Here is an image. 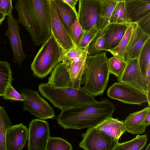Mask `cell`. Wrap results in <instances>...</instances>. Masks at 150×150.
<instances>
[{"instance_id":"44","label":"cell","mask_w":150,"mask_h":150,"mask_svg":"<svg viewBox=\"0 0 150 150\" xmlns=\"http://www.w3.org/2000/svg\"><path fill=\"white\" fill-rule=\"evenodd\" d=\"M150 144H149L148 146L145 149V150H150Z\"/></svg>"},{"instance_id":"7","label":"cell","mask_w":150,"mask_h":150,"mask_svg":"<svg viewBox=\"0 0 150 150\" xmlns=\"http://www.w3.org/2000/svg\"><path fill=\"white\" fill-rule=\"evenodd\" d=\"M79 146L85 150H115L118 139L107 134L96 126L88 128L81 134Z\"/></svg>"},{"instance_id":"46","label":"cell","mask_w":150,"mask_h":150,"mask_svg":"<svg viewBox=\"0 0 150 150\" xmlns=\"http://www.w3.org/2000/svg\"></svg>"},{"instance_id":"10","label":"cell","mask_w":150,"mask_h":150,"mask_svg":"<svg viewBox=\"0 0 150 150\" xmlns=\"http://www.w3.org/2000/svg\"><path fill=\"white\" fill-rule=\"evenodd\" d=\"M28 150H45L50 136L49 124L45 120L34 119L28 128Z\"/></svg>"},{"instance_id":"36","label":"cell","mask_w":150,"mask_h":150,"mask_svg":"<svg viewBox=\"0 0 150 150\" xmlns=\"http://www.w3.org/2000/svg\"><path fill=\"white\" fill-rule=\"evenodd\" d=\"M83 33L77 17L72 27V38L76 46L79 43Z\"/></svg>"},{"instance_id":"29","label":"cell","mask_w":150,"mask_h":150,"mask_svg":"<svg viewBox=\"0 0 150 150\" xmlns=\"http://www.w3.org/2000/svg\"><path fill=\"white\" fill-rule=\"evenodd\" d=\"M12 125L11 121L4 108L0 106V150H6V133Z\"/></svg>"},{"instance_id":"18","label":"cell","mask_w":150,"mask_h":150,"mask_svg":"<svg viewBox=\"0 0 150 150\" xmlns=\"http://www.w3.org/2000/svg\"><path fill=\"white\" fill-rule=\"evenodd\" d=\"M150 111V105H148L140 111L130 114L124 121L126 131L133 134H141L144 133L146 127L143 123Z\"/></svg>"},{"instance_id":"37","label":"cell","mask_w":150,"mask_h":150,"mask_svg":"<svg viewBox=\"0 0 150 150\" xmlns=\"http://www.w3.org/2000/svg\"><path fill=\"white\" fill-rule=\"evenodd\" d=\"M84 50L77 47L71 49L66 53L62 62L66 64L70 63L80 56Z\"/></svg>"},{"instance_id":"6","label":"cell","mask_w":150,"mask_h":150,"mask_svg":"<svg viewBox=\"0 0 150 150\" xmlns=\"http://www.w3.org/2000/svg\"><path fill=\"white\" fill-rule=\"evenodd\" d=\"M21 93L25 98L23 106L24 110L28 111L33 115L43 120L55 118L52 108L37 91L24 88L21 91Z\"/></svg>"},{"instance_id":"35","label":"cell","mask_w":150,"mask_h":150,"mask_svg":"<svg viewBox=\"0 0 150 150\" xmlns=\"http://www.w3.org/2000/svg\"><path fill=\"white\" fill-rule=\"evenodd\" d=\"M2 98L4 100L23 102L25 100L24 96L18 93L12 86L11 83L6 88L4 95L2 96Z\"/></svg>"},{"instance_id":"41","label":"cell","mask_w":150,"mask_h":150,"mask_svg":"<svg viewBox=\"0 0 150 150\" xmlns=\"http://www.w3.org/2000/svg\"><path fill=\"white\" fill-rule=\"evenodd\" d=\"M143 125L146 127L150 124V111H149L145 118L143 123Z\"/></svg>"},{"instance_id":"12","label":"cell","mask_w":150,"mask_h":150,"mask_svg":"<svg viewBox=\"0 0 150 150\" xmlns=\"http://www.w3.org/2000/svg\"><path fill=\"white\" fill-rule=\"evenodd\" d=\"M139 58L127 60L125 69L118 82L131 86L147 95L150 99L145 80L139 65Z\"/></svg>"},{"instance_id":"31","label":"cell","mask_w":150,"mask_h":150,"mask_svg":"<svg viewBox=\"0 0 150 150\" xmlns=\"http://www.w3.org/2000/svg\"><path fill=\"white\" fill-rule=\"evenodd\" d=\"M104 44V34L102 30H99L88 45V55H94L105 51Z\"/></svg>"},{"instance_id":"14","label":"cell","mask_w":150,"mask_h":150,"mask_svg":"<svg viewBox=\"0 0 150 150\" xmlns=\"http://www.w3.org/2000/svg\"><path fill=\"white\" fill-rule=\"evenodd\" d=\"M132 30L125 54V60L139 58L150 35L144 32L137 22L131 23Z\"/></svg>"},{"instance_id":"17","label":"cell","mask_w":150,"mask_h":150,"mask_svg":"<svg viewBox=\"0 0 150 150\" xmlns=\"http://www.w3.org/2000/svg\"><path fill=\"white\" fill-rule=\"evenodd\" d=\"M129 24H109L102 30L104 35L105 51L113 49L117 45L124 35Z\"/></svg>"},{"instance_id":"5","label":"cell","mask_w":150,"mask_h":150,"mask_svg":"<svg viewBox=\"0 0 150 150\" xmlns=\"http://www.w3.org/2000/svg\"><path fill=\"white\" fill-rule=\"evenodd\" d=\"M15 7L18 16L19 23L25 27L34 44L35 46L42 44L46 40L34 11L32 0H16Z\"/></svg>"},{"instance_id":"8","label":"cell","mask_w":150,"mask_h":150,"mask_svg":"<svg viewBox=\"0 0 150 150\" xmlns=\"http://www.w3.org/2000/svg\"><path fill=\"white\" fill-rule=\"evenodd\" d=\"M107 94L110 98L124 103L140 105L147 102L150 105L146 94L123 83H115L108 88Z\"/></svg>"},{"instance_id":"11","label":"cell","mask_w":150,"mask_h":150,"mask_svg":"<svg viewBox=\"0 0 150 150\" xmlns=\"http://www.w3.org/2000/svg\"><path fill=\"white\" fill-rule=\"evenodd\" d=\"M51 33L67 53L76 47L58 15L54 0H50Z\"/></svg>"},{"instance_id":"33","label":"cell","mask_w":150,"mask_h":150,"mask_svg":"<svg viewBox=\"0 0 150 150\" xmlns=\"http://www.w3.org/2000/svg\"><path fill=\"white\" fill-rule=\"evenodd\" d=\"M71 144L59 137H50L48 140L45 150H72Z\"/></svg>"},{"instance_id":"23","label":"cell","mask_w":150,"mask_h":150,"mask_svg":"<svg viewBox=\"0 0 150 150\" xmlns=\"http://www.w3.org/2000/svg\"><path fill=\"white\" fill-rule=\"evenodd\" d=\"M96 127L109 136L118 139L126 131L124 121L112 117L104 120Z\"/></svg>"},{"instance_id":"22","label":"cell","mask_w":150,"mask_h":150,"mask_svg":"<svg viewBox=\"0 0 150 150\" xmlns=\"http://www.w3.org/2000/svg\"><path fill=\"white\" fill-rule=\"evenodd\" d=\"M54 1L59 17L72 38V27L78 17V14L62 0Z\"/></svg>"},{"instance_id":"32","label":"cell","mask_w":150,"mask_h":150,"mask_svg":"<svg viewBox=\"0 0 150 150\" xmlns=\"http://www.w3.org/2000/svg\"><path fill=\"white\" fill-rule=\"evenodd\" d=\"M108 62L110 74L114 75L118 79L125 69L127 62L113 56L108 59Z\"/></svg>"},{"instance_id":"21","label":"cell","mask_w":150,"mask_h":150,"mask_svg":"<svg viewBox=\"0 0 150 150\" xmlns=\"http://www.w3.org/2000/svg\"><path fill=\"white\" fill-rule=\"evenodd\" d=\"M47 83L54 86L74 88L67 66L62 62L59 63L54 69Z\"/></svg>"},{"instance_id":"9","label":"cell","mask_w":150,"mask_h":150,"mask_svg":"<svg viewBox=\"0 0 150 150\" xmlns=\"http://www.w3.org/2000/svg\"><path fill=\"white\" fill-rule=\"evenodd\" d=\"M78 1V19L83 30L94 27L98 29L101 11V0Z\"/></svg>"},{"instance_id":"4","label":"cell","mask_w":150,"mask_h":150,"mask_svg":"<svg viewBox=\"0 0 150 150\" xmlns=\"http://www.w3.org/2000/svg\"><path fill=\"white\" fill-rule=\"evenodd\" d=\"M66 53L51 34L42 44L31 64L33 74L40 78L45 77L62 61Z\"/></svg>"},{"instance_id":"13","label":"cell","mask_w":150,"mask_h":150,"mask_svg":"<svg viewBox=\"0 0 150 150\" xmlns=\"http://www.w3.org/2000/svg\"><path fill=\"white\" fill-rule=\"evenodd\" d=\"M7 21L8 28L5 35L9 40L13 56V62L21 65L26 56L23 50L20 37L19 23L12 14L7 16Z\"/></svg>"},{"instance_id":"30","label":"cell","mask_w":150,"mask_h":150,"mask_svg":"<svg viewBox=\"0 0 150 150\" xmlns=\"http://www.w3.org/2000/svg\"><path fill=\"white\" fill-rule=\"evenodd\" d=\"M130 23L128 19L125 1L117 2L111 15L110 24Z\"/></svg>"},{"instance_id":"34","label":"cell","mask_w":150,"mask_h":150,"mask_svg":"<svg viewBox=\"0 0 150 150\" xmlns=\"http://www.w3.org/2000/svg\"><path fill=\"white\" fill-rule=\"evenodd\" d=\"M98 28L96 27L92 28L87 31H83L82 38L77 46L84 50L88 45L91 41L99 31Z\"/></svg>"},{"instance_id":"16","label":"cell","mask_w":150,"mask_h":150,"mask_svg":"<svg viewBox=\"0 0 150 150\" xmlns=\"http://www.w3.org/2000/svg\"><path fill=\"white\" fill-rule=\"evenodd\" d=\"M28 128L22 123L11 125L7 130L6 150H21L28 140Z\"/></svg>"},{"instance_id":"40","label":"cell","mask_w":150,"mask_h":150,"mask_svg":"<svg viewBox=\"0 0 150 150\" xmlns=\"http://www.w3.org/2000/svg\"><path fill=\"white\" fill-rule=\"evenodd\" d=\"M64 2L69 6L78 14L76 8V5L78 0H62Z\"/></svg>"},{"instance_id":"1","label":"cell","mask_w":150,"mask_h":150,"mask_svg":"<svg viewBox=\"0 0 150 150\" xmlns=\"http://www.w3.org/2000/svg\"><path fill=\"white\" fill-rule=\"evenodd\" d=\"M114 104L105 99L90 105L75 106L61 111L56 120L65 129H81L95 127L112 117Z\"/></svg>"},{"instance_id":"43","label":"cell","mask_w":150,"mask_h":150,"mask_svg":"<svg viewBox=\"0 0 150 150\" xmlns=\"http://www.w3.org/2000/svg\"><path fill=\"white\" fill-rule=\"evenodd\" d=\"M109 0L113 1H116L117 2H120V1H125L126 0Z\"/></svg>"},{"instance_id":"45","label":"cell","mask_w":150,"mask_h":150,"mask_svg":"<svg viewBox=\"0 0 150 150\" xmlns=\"http://www.w3.org/2000/svg\"><path fill=\"white\" fill-rule=\"evenodd\" d=\"M147 0V1H150V0Z\"/></svg>"},{"instance_id":"3","label":"cell","mask_w":150,"mask_h":150,"mask_svg":"<svg viewBox=\"0 0 150 150\" xmlns=\"http://www.w3.org/2000/svg\"><path fill=\"white\" fill-rule=\"evenodd\" d=\"M108 60L106 51L86 57L81 85L94 97L102 94L106 88L110 74Z\"/></svg>"},{"instance_id":"24","label":"cell","mask_w":150,"mask_h":150,"mask_svg":"<svg viewBox=\"0 0 150 150\" xmlns=\"http://www.w3.org/2000/svg\"><path fill=\"white\" fill-rule=\"evenodd\" d=\"M140 70L145 78L147 91L150 92V38L144 45L139 58Z\"/></svg>"},{"instance_id":"20","label":"cell","mask_w":150,"mask_h":150,"mask_svg":"<svg viewBox=\"0 0 150 150\" xmlns=\"http://www.w3.org/2000/svg\"><path fill=\"white\" fill-rule=\"evenodd\" d=\"M126 10L130 23L137 22L150 12V1L146 0H126Z\"/></svg>"},{"instance_id":"19","label":"cell","mask_w":150,"mask_h":150,"mask_svg":"<svg viewBox=\"0 0 150 150\" xmlns=\"http://www.w3.org/2000/svg\"><path fill=\"white\" fill-rule=\"evenodd\" d=\"M88 46L80 56L70 63L66 64L68 67L69 76L74 88H79L81 87L88 55Z\"/></svg>"},{"instance_id":"25","label":"cell","mask_w":150,"mask_h":150,"mask_svg":"<svg viewBox=\"0 0 150 150\" xmlns=\"http://www.w3.org/2000/svg\"><path fill=\"white\" fill-rule=\"evenodd\" d=\"M101 11L98 29L103 30L109 24L112 13L117 2L109 0H100Z\"/></svg>"},{"instance_id":"27","label":"cell","mask_w":150,"mask_h":150,"mask_svg":"<svg viewBox=\"0 0 150 150\" xmlns=\"http://www.w3.org/2000/svg\"><path fill=\"white\" fill-rule=\"evenodd\" d=\"M132 30L131 23L129 25L123 37L117 45L114 48L109 50L113 56L126 61L125 54Z\"/></svg>"},{"instance_id":"15","label":"cell","mask_w":150,"mask_h":150,"mask_svg":"<svg viewBox=\"0 0 150 150\" xmlns=\"http://www.w3.org/2000/svg\"><path fill=\"white\" fill-rule=\"evenodd\" d=\"M32 2L42 32L47 40L52 34L50 0H32Z\"/></svg>"},{"instance_id":"2","label":"cell","mask_w":150,"mask_h":150,"mask_svg":"<svg viewBox=\"0 0 150 150\" xmlns=\"http://www.w3.org/2000/svg\"><path fill=\"white\" fill-rule=\"evenodd\" d=\"M41 95L50 101L53 106L61 111L71 107L92 104L97 101L81 87L79 88L54 86L47 83L38 86Z\"/></svg>"},{"instance_id":"26","label":"cell","mask_w":150,"mask_h":150,"mask_svg":"<svg viewBox=\"0 0 150 150\" xmlns=\"http://www.w3.org/2000/svg\"><path fill=\"white\" fill-rule=\"evenodd\" d=\"M148 136L147 134L137 135L129 141L118 143L115 150H141L146 145Z\"/></svg>"},{"instance_id":"39","label":"cell","mask_w":150,"mask_h":150,"mask_svg":"<svg viewBox=\"0 0 150 150\" xmlns=\"http://www.w3.org/2000/svg\"><path fill=\"white\" fill-rule=\"evenodd\" d=\"M12 0H0V12L7 16L12 14Z\"/></svg>"},{"instance_id":"28","label":"cell","mask_w":150,"mask_h":150,"mask_svg":"<svg viewBox=\"0 0 150 150\" xmlns=\"http://www.w3.org/2000/svg\"><path fill=\"white\" fill-rule=\"evenodd\" d=\"M10 64L6 61H0V96H2L9 85L14 80Z\"/></svg>"},{"instance_id":"38","label":"cell","mask_w":150,"mask_h":150,"mask_svg":"<svg viewBox=\"0 0 150 150\" xmlns=\"http://www.w3.org/2000/svg\"><path fill=\"white\" fill-rule=\"evenodd\" d=\"M136 22L144 32L150 35V12L144 15Z\"/></svg>"},{"instance_id":"42","label":"cell","mask_w":150,"mask_h":150,"mask_svg":"<svg viewBox=\"0 0 150 150\" xmlns=\"http://www.w3.org/2000/svg\"><path fill=\"white\" fill-rule=\"evenodd\" d=\"M6 16L0 12V25L5 18Z\"/></svg>"}]
</instances>
